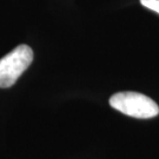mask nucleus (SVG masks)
I'll return each instance as SVG.
<instances>
[{"label": "nucleus", "mask_w": 159, "mask_h": 159, "mask_svg": "<svg viewBox=\"0 0 159 159\" xmlns=\"http://www.w3.org/2000/svg\"><path fill=\"white\" fill-rule=\"evenodd\" d=\"M110 105L121 113L139 119H148L159 114L157 102L138 92H118L110 98Z\"/></svg>", "instance_id": "nucleus-1"}, {"label": "nucleus", "mask_w": 159, "mask_h": 159, "mask_svg": "<svg viewBox=\"0 0 159 159\" xmlns=\"http://www.w3.org/2000/svg\"><path fill=\"white\" fill-rule=\"evenodd\" d=\"M33 61V51L27 45H19L0 59V89H8Z\"/></svg>", "instance_id": "nucleus-2"}, {"label": "nucleus", "mask_w": 159, "mask_h": 159, "mask_svg": "<svg viewBox=\"0 0 159 159\" xmlns=\"http://www.w3.org/2000/svg\"><path fill=\"white\" fill-rule=\"evenodd\" d=\"M140 4L144 7L159 14V0H140Z\"/></svg>", "instance_id": "nucleus-3"}]
</instances>
